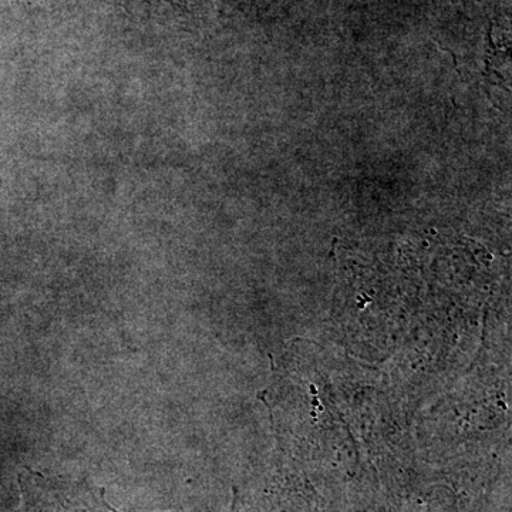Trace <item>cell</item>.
I'll list each match as a JSON object with an SVG mask.
<instances>
[{"label": "cell", "mask_w": 512, "mask_h": 512, "mask_svg": "<svg viewBox=\"0 0 512 512\" xmlns=\"http://www.w3.org/2000/svg\"><path fill=\"white\" fill-rule=\"evenodd\" d=\"M22 484L25 512H119L104 501L103 490L84 481L43 477L28 471Z\"/></svg>", "instance_id": "1"}]
</instances>
